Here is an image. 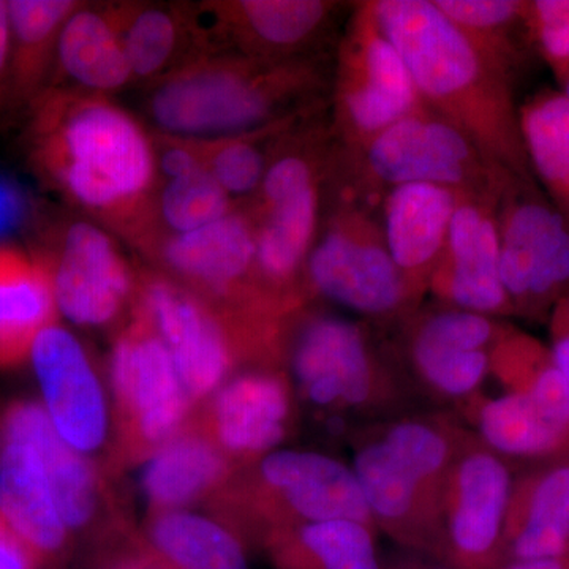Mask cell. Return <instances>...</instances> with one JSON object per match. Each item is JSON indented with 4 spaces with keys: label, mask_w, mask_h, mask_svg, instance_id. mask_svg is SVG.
Returning a JSON list of instances; mask_svg holds the SVG:
<instances>
[{
    "label": "cell",
    "mask_w": 569,
    "mask_h": 569,
    "mask_svg": "<svg viewBox=\"0 0 569 569\" xmlns=\"http://www.w3.org/2000/svg\"><path fill=\"white\" fill-rule=\"evenodd\" d=\"M26 163L71 211L134 252L151 239L160 179L151 127L114 97L54 86L29 108Z\"/></svg>",
    "instance_id": "6da1fadb"
},
{
    "label": "cell",
    "mask_w": 569,
    "mask_h": 569,
    "mask_svg": "<svg viewBox=\"0 0 569 569\" xmlns=\"http://www.w3.org/2000/svg\"><path fill=\"white\" fill-rule=\"evenodd\" d=\"M370 7L422 103L462 130L490 162L535 181L520 133L518 73L460 31L432 0H372Z\"/></svg>",
    "instance_id": "7a4b0ae2"
},
{
    "label": "cell",
    "mask_w": 569,
    "mask_h": 569,
    "mask_svg": "<svg viewBox=\"0 0 569 569\" xmlns=\"http://www.w3.org/2000/svg\"><path fill=\"white\" fill-rule=\"evenodd\" d=\"M331 80L325 52L269 62L212 50L142 89V112L156 132L230 137L320 111Z\"/></svg>",
    "instance_id": "3957f363"
},
{
    "label": "cell",
    "mask_w": 569,
    "mask_h": 569,
    "mask_svg": "<svg viewBox=\"0 0 569 569\" xmlns=\"http://www.w3.org/2000/svg\"><path fill=\"white\" fill-rule=\"evenodd\" d=\"M209 505L212 516L250 546H261L274 531L321 520L351 519L376 527L353 468L306 449H276L241 468Z\"/></svg>",
    "instance_id": "277c9868"
},
{
    "label": "cell",
    "mask_w": 569,
    "mask_h": 569,
    "mask_svg": "<svg viewBox=\"0 0 569 569\" xmlns=\"http://www.w3.org/2000/svg\"><path fill=\"white\" fill-rule=\"evenodd\" d=\"M500 385L478 392L463 410L478 440L500 458L546 459L569 448V385L550 348L509 326L490 356Z\"/></svg>",
    "instance_id": "5b68a950"
},
{
    "label": "cell",
    "mask_w": 569,
    "mask_h": 569,
    "mask_svg": "<svg viewBox=\"0 0 569 569\" xmlns=\"http://www.w3.org/2000/svg\"><path fill=\"white\" fill-rule=\"evenodd\" d=\"M134 305L162 337L194 410L239 370L283 367L282 347L272 337L238 323L203 296L142 263Z\"/></svg>",
    "instance_id": "8992f818"
},
{
    "label": "cell",
    "mask_w": 569,
    "mask_h": 569,
    "mask_svg": "<svg viewBox=\"0 0 569 569\" xmlns=\"http://www.w3.org/2000/svg\"><path fill=\"white\" fill-rule=\"evenodd\" d=\"M337 170L346 171V200L369 204L389 189L407 183H436L463 192L500 186L508 171L486 159L455 123L426 104L359 148L339 146Z\"/></svg>",
    "instance_id": "52a82bcc"
},
{
    "label": "cell",
    "mask_w": 569,
    "mask_h": 569,
    "mask_svg": "<svg viewBox=\"0 0 569 569\" xmlns=\"http://www.w3.org/2000/svg\"><path fill=\"white\" fill-rule=\"evenodd\" d=\"M301 313L288 329L283 365L296 397L342 421L395 406L400 391L361 323L336 313Z\"/></svg>",
    "instance_id": "ba28073f"
},
{
    "label": "cell",
    "mask_w": 569,
    "mask_h": 569,
    "mask_svg": "<svg viewBox=\"0 0 569 569\" xmlns=\"http://www.w3.org/2000/svg\"><path fill=\"white\" fill-rule=\"evenodd\" d=\"M110 383L111 470L144 463L193 415L170 351L137 305L112 340Z\"/></svg>",
    "instance_id": "9c48e42d"
},
{
    "label": "cell",
    "mask_w": 569,
    "mask_h": 569,
    "mask_svg": "<svg viewBox=\"0 0 569 569\" xmlns=\"http://www.w3.org/2000/svg\"><path fill=\"white\" fill-rule=\"evenodd\" d=\"M138 257L239 323L282 328L305 310L279 301L258 279L254 224L242 204L193 233L157 239Z\"/></svg>",
    "instance_id": "30bf717a"
},
{
    "label": "cell",
    "mask_w": 569,
    "mask_h": 569,
    "mask_svg": "<svg viewBox=\"0 0 569 569\" xmlns=\"http://www.w3.org/2000/svg\"><path fill=\"white\" fill-rule=\"evenodd\" d=\"M307 296L373 321H403L421 299L389 253L380 219L367 206L340 198L309 254Z\"/></svg>",
    "instance_id": "8fae6325"
},
{
    "label": "cell",
    "mask_w": 569,
    "mask_h": 569,
    "mask_svg": "<svg viewBox=\"0 0 569 569\" xmlns=\"http://www.w3.org/2000/svg\"><path fill=\"white\" fill-rule=\"evenodd\" d=\"M329 92L332 133L347 151L425 107L406 61L378 24L370 2L358 3L348 21Z\"/></svg>",
    "instance_id": "7c38bea8"
},
{
    "label": "cell",
    "mask_w": 569,
    "mask_h": 569,
    "mask_svg": "<svg viewBox=\"0 0 569 569\" xmlns=\"http://www.w3.org/2000/svg\"><path fill=\"white\" fill-rule=\"evenodd\" d=\"M500 277L515 317L548 323L569 295V217L533 179L511 174L498 201Z\"/></svg>",
    "instance_id": "4fadbf2b"
},
{
    "label": "cell",
    "mask_w": 569,
    "mask_h": 569,
    "mask_svg": "<svg viewBox=\"0 0 569 569\" xmlns=\"http://www.w3.org/2000/svg\"><path fill=\"white\" fill-rule=\"evenodd\" d=\"M50 271L58 312L82 328H108L132 313L138 266L107 228L73 212L52 224L33 250Z\"/></svg>",
    "instance_id": "5bb4252c"
},
{
    "label": "cell",
    "mask_w": 569,
    "mask_h": 569,
    "mask_svg": "<svg viewBox=\"0 0 569 569\" xmlns=\"http://www.w3.org/2000/svg\"><path fill=\"white\" fill-rule=\"evenodd\" d=\"M511 471L475 438L460 447L441 496L440 557L456 569H497L505 560Z\"/></svg>",
    "instance_id": "9a60e30c"
},
{
    "label": "cell",
    "mask_w": 569,
    "mask_h": 569,
    "mask_svg": "<svg viewBox=\"0 0 569 569\" xmlns=\"http://www.w3.org/2000/svg\"><path fill=\"white\" fill-rule=\"evenodd\" d=\"M2 432L24 438L39 451L63 522L88 552L133 533L119 518L108 477L99 463L74 451L59 437L40 402L17 400L3 413Z\"/></svg>",
    "instance_id": "2e32d148"
},
{
    "label": "cell",
    "mask_w": 569,
    "mask_h": 569,
    "mask_svg": "<svg viewBox=\"0 0 569 569\" xmlns=\"http://www.w3.org/2000/svg\"><path fill=\"white\" fill-rule=\"evenodd\" d=\"M406 361L418 383L460 406L477 396L490 373V356L508 325L498 318L440 305L403 320Z\"/></svg>",
    "instance_id": "e0dca14e"
},
{
    "label": "cell",
    "mask_w": 569,
    "mask_h": 569,
    "mask_svg": "<svg viewBox=\"0 0 569 569\" xmlns=\"http://www.w3.org/2000/svg\"><path fill=\"white\" fill-rule=\"evenodd\" d=\"M296 400L282 366L247 367L198 407L193 418L241 470L279 449L290 437Z\"/></svg>",
    "instance_id": "ac0fdd59"
},
{
    "label": "cell",
    "mask_w": 569,
    "mask_h": 569,
    "mask_svg": "<svg viewBox=\"0 0 569 569\" xmlns=\"http://www.w3.org/2000/svg\"><path fill=\"white\" fill-rule=\"evenodd\" d=\"M508 178L485 192L467 193L460 201L447 249L427 291L440 305L498 320L515 316L501 283L498 236V201Z\"/></svg>",
    "instance_id": "d6986e66"
},
{
    "label": "cell",
    "mask_w": 569,
    "mask_h": 569,
    "mask_svg": "<svg viewBox=\"0 0 569 569\" xmlns=\"http://www.w3.org/2000/svg\"><path fill=\"white\" fill-rule=\"evenodd\" d=\"M198 7L216 50L269 62L323 52L340 10L328 0H206Z\"/></svg>",
    "instance_id": "ffe728a7"
},
{
    "label": "cell",
    "mask_w": 569,
    "mask_h": 569,
    "mask_svg": "<svg viewBox=\"0 0 569 569\" xmlns=\"http://www.w3.org/2000/svg\"><path fill=\"white\" fill-rule=\"evenodd\" d=\"M29 362L39 381L41 407L59 437L88 458L107 448V396L80 340L58 321L37 337Z\"/></svg>",
    "instance_id": "44dd1931"
},
{
    "label": "cell",
    "mask_w": 569,
    "mask_h": 569,
    "mask_svg": "<svg viewBox=\"0 0 569 569\" xmlns=\"http://www.w3.org/2000/svg\"><path fill=\"white\" fill-rule=\"evenodd\" d=\"M353 473L376 527L407 548L440 557L441 496L376 432L356 443Z\"/></svg>",
    "instance_id": "7402d4cb"
},
{
    "label": "cell",
    "mask_w": 569,
    "mask_h": 569,
    "mask_svg": "<svg viewBox=\"0 0 569 569\" xmlns=\"http://www.w3.org/2000/svg\"><path fill=\"white\" fill-rule=\"evenodd\" d=\"M107 3L121 33L133 88L142 91L198 56L216 50L198 3Z\"/></svg>",
    "instance_id": "603a6c76"
},
{
    "label": "cell",
    "mask_w": 569,
    "mask_h": 569,
    "mask_svg": "<svg viewBox=\"0 0 569 569\" xmlns=\"http://www.w3.org/2000/svg\"><path fill=\"white\" fill-rule=\"evenodd\" d=\"M467 193L436 183H407L381 198V230L389 253L419 299L447 249L449 228Z\"/></svg>",
    "instance_id": "cb8c5ba5"
},
{
    "label": "cell",
    "mask_w": 569,
    "mask_h": 569,
    "mask_svg": "<svg viewBox=\"0 0 569 569\" xmlns=\"http://www.w3.org/2000/svg\"><path fill=\"white\" fill-rule=\"evenodd\" d=\"M0 516L39 557L44 569H69L78 545L52 497L37 448L3 433Z\"/></svg>",
    "instance_id": "d4e9b609"
},
{
    "label": "cell",
    "mask_w": 569,
    "mask_h": 569,
    "mask_svg": "<svg viewBox=\"0 0 569 569\" xmlns=\"http://www.w3.org/2000/svg\"><path fill=\"white\" fill-rule=\"evenodd\" d=\"M247 211V209H246ZM323 183L250 213L254 224L258 279L269 295L293 309H306L305 271L320 233Z\"/></svg>",
    "instance_id": "484cf974"
},
{
    "label": "cell",
    "mask_w": 569,
    "mask_h": 569,
    "mask_svg": "<svg viewBox=\"0 0 569 569\" xmlns=\"http://www.w3.org/2000/svg\"><path fill=\"white\" fill-rule=\"evenodd\" d=\"M141 488L151 512L181 511L219 496L238 468L193 415L146 460Z\"/></svg>",
    "instance_id": "4316f807"
},
{
    "label": "cell",
    "mask_w": 569,
    "mask_h": 569,
    "mask_svg": "<svg viewBox=\"0 0 569 569\" xmlns=\"http://www.w3.org/2000/svg\"><path fill=\"white\" fill-rule=\"evenodd\" d=\"M58 318L50 271L40 254L0 242V369L28 362L37 337Z\"/></svg>",
    "instance_id": "83f0119b"
},
{
    "label": "cell",
    "mask_w": 569,
    "mask_h": 569,
    "mask_svg": "<svg viewBox=\"0 0 569 569\" xmlns=\"http://www.w3.org/2000/svg\"><path fill=\"white\" fill-rule=\"evenodd\" d=\"M54 86L108 97L133 88L121 33L107 2H82L63 26Z\"/></svg>",
    "instance_id": "f1b7e54d"
},
{
    "label": "cell",
    "mask_w": 569,
    "mask_h": 569,
    "mask_svg": "<svg viewBox=\"0 0 569 569\" xmlns=\"http://www.w3.org/2000/svg\"><path fill=\"white\" fill-rule=\"evenodd\" d=\"M80 0H9L10 122L51 88L63 26Z\"/></svg>",
    "instance_id": "f546056e"
},
{
    "label": "cell",
    "mask_w": 569,
    "mask_h": 569,
    "mask_svg": "<svg viewBox=\"0 0 569 569\" xmlns=\"http://www.w3.org/2000/svg\"><path fill=\"white\" fill-rule=\"evenodd\" d=\"M503 550L509 561L569 557V463L515 482Z\"/></svg>",
    "instance_id": "4dcf8cb0"
},
{
    "label": "cell",
    "mask_w": 569,
    "mask_h": 569,
    "mask_svg": "<svg viewBox=\"0 0 569 569\" xmlns=\"http://www.w3.org/2000/svg\"><path fill=\"white\" fill-rule=\"evenodd\" d=\"M137 533L174 569H250L249 542L216 516L151 512Z\"/></svg>",
    "instance_id": "1f68e13d"
},
{
    "label": "cell",
    "mask_w": 569,
    "mask_h": 569,
    "mask_svg": "<svg viewBox=\"0 0 569 569\" xmlns=\"http://www.w3.org/2000/svg\"><path fill=\"white\" fill-rule=\"evenodd\" d=\"M274 569H383L376 527L351 519L321 520L274 531L261 542Z\"/></svg>",
    "instance_id": "d6a6232c"
},
{
    "label": "cell",
    "mask_w": 569,
    "mask_h": 569,
    "mask_svg": "<svg viewBox=\"0 0 569 569\" xmlns=\"http://www.w3.org/2000/svg\"><path fill=\"white\" fill-rule=\"evenodd\" d=\"M520 133L531 174L550 201L569 217V100L541 89L519 104Z\"/></svg>",
    "instance_id": "836d02e7"
},
{
    "label": "cell",
    "mask_w": 569,
    "mask_h": 569,
    "mask_svg": "<svg viewBox=\"0 0 569 569\" xmlns=\"http://www.w3.org/2000/svg\"><path fill=\"white\" fill-rule=\"evenodd\" d=\"M320 111L295 116L254 132L230 137L189 138V141L204 170L238 203L244 204L260 189L266 170L283 138L302 123L317 118Z\"/></svg>",
    "instance_id": "e575fe53"
},
{
    "label": "cell",
    "mask_w": 569,
    "mask_h": 569,
    "mask_svg": "<svg viewBox=\"0 0 569 569\" xmlns=\"http://www.w3.org/2000/svg\"><path fill=\"white\" fill-rule=\"evenodd\" d=\"M239 208L241 203L204 168L160 182L153 204L152 236L138 254L157 239L193 233L219 222Z\"/></svg>",
    "instance_id": "d590c367"
},
{
    "label": "cell",
    "mask_w": 569,
    "mask_h": 569,
    "mask_svg": "<svg viewBox=\"0 0 569 569\" xmlns=\"http://www.w3.org/2000/svg\"><path fill=\"white\" fill-rule=\"evenodd\" d=\"M455 22L509 69L518 73L523 44H531L527 29V0H432Z\"/></svg>",
    "instance_id": "8d00e7d4"
},
{
    "label": "cell",
    "mask_w": 569,
    "mask_h": 569,
    "mask_svg": "<svg viewBox=\"0 0 569 569\" xmlns=\"http://www.w3.org/2000/svg\"><path fill=\"white\" fill-rule=\"evenodd\" d=\"M526 21L531 47L563 81L569 74V0H527Z\"/></svg>",
    "instance_id": "74e56055"
},
{
    "label": "cell",
    "mask_w": 569,
    "mask_h": 569,
    "mask_svg": "<svg viewBox=\"0 0 569 569\" xmlns=\"http://www.w3.org/2000/svg\"><path fill=\"white\" fill-rule=\"evenodd\" d=\"M92 569H174L142 545L137 531L99 550L89 552Z\"/></svg>",
    "instance_id": "f35d334b"
},
{
    "label": "cell",
    "mask_w": 569,
    "mask_h": 569,
    "mask_svg": "<svg viewBox=\"0 0 569 569\" xmlns=\"http://www.w3.org/2000/svg\"><path fill=\"white\" fill-rule=\"evenodd\" d=\"M0 569H44L36 552L0 516Z\"/></svg>",
    "instance_id": "ab89813d"
},
{
    "label": "cell",
    "mask_w": 569,
    "mask_h": 569,
    "mask_svg": "<svg viewBox=\"0 0 569 569\" xmlns=\"http://www.w3.org/2000/svg\"><path fill=\"white\" fill-rule=\"evenodd\" d=\"M548 325L550 353L569 385V295L552 310Z\"/></svg>",
    "instance_id": "60d3db41"
},
{
    "label": "cell",
    "mask_w": 569,
    "mask_h": 569,
    "mask_svg": "<svg viewBox=\"0 0 569 569\" xmlns=\"http://www.w3.org/2000/svg\"><path fill=\"white\" fill-rule=\"evenodd\" d=\"M10 123L9 0H0V129Z\"/></svg>",
    "instance_id": "b9f144b4"
},
{
    "label": "cell",
    "mask_w": 569,
    "mask_h": 569,
    "mask_svg": "<svg viewBox=\"0 0 569 569\" xmlns=\"http://www.w3.org/2000/svg\"><path fill=\"white\" fill-rule=\"evenodd\" d=\"M497 569H569V557L550 560L508 561Z\"/></svg>",
    "instance_id": "7bdbcfd3"
},
{
    "label": "cell",
    "mask_w": 569,
    "mask_h": 569,
    "mask_svg": "<svg viewBox=\"0 0 569 569\" xmlns=\"http://www.w3.org/2000/svg\"><path fill=\"white\" fill-rule=\"evenodd\" d=\"M560 84V91L567 96V99L569 100V74L567 78H565L563 81L559 82Z\"/></svg>",
    "instance_id": "ee69618b"
},
{
    "label": "cell",
    "mask_w": 569,
    "mask_h": 569,
    "mask_svg": "<svg viewBox=\"0 0 569 569\" xmlns=\"http://www.w3.org/2000/svg\"><path fill=\"white\" fill-rule=\"evenodd\" d=\"M407 569H456L449 565H440V567H407Z\"/></svg>",
    "instance_id": "f6af8a7d"
},
{
    "label": "cell",
    "mask_w": 569,
    "mask_h": 569,
    "mask_svg": "<svg viewBox=\"0 0 569 569\" xmlns=\"http://www.w3.org/2000/svg\"><path fill=\"white\" fill-rule=\"evenodd\" d=\"M2 455H3V432H2V426H0V462H2Z\"/></svg>",
    "instance_id": "bcb514c9"
}]
</instances>
